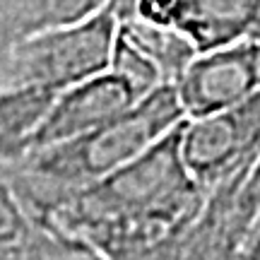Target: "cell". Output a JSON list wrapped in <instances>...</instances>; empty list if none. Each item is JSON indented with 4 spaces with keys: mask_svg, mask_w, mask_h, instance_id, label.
<instances>
[{
    "mask_svg": "<svg viewBox=\"0 0 260 260\" xmlns=\"http://www.w3.org/2000/svg\"><path fill=\"white\" fill-rule=\"evenodd\" d=\"M118 37V17L109 5L80 24L48 29L12 48L15 84H39L53 92L70 89L109 70Z\"/></svg>",
    "mask_w": 260,
    "mask_h": 260,
    "instance_id": "3957f363",
    "label": "cell"
},
{
    "mask_svg": "<svg viewBox=\"0 0 260 260\" xmlns=\"http://www.w3.org/2000/svg\"><path fill=\"white\" fill-rule=\"evenodd\" d=\"M27 234V217L12 186L0 176V248L17 243Z\"/></svg>",
    "mask_w": 260,
    "mask_h": 260,
    "instance_id": "7c38bea8",
    "label": "cell"
},
{
    "mask_svg": "<svg viewBox=\"0 0 260 260\" xmlns=\"http://www.w3.org/2000/svg\"><path fill=\"white\" fill-rule=\"evenodd\" d=\"M186 121L236 109L260 92V39L198 53L174 82Z\"/></svg>",
    "mask_w": 260,
    "mask_h": 260,
    "instance_id": "5b68a950",
    "label": "cell"
},
{
    "mask_svg": "<svg viewBox=\"0 0 260 260\" xmlns=\"http://www.w3.org/2000/svg\"><path fill=\"white\" fill-rule=\"evenodd\" d=\"M255 19L258 0H178L174 27L207 53L251 37Z\"/></svg>",
    "mask_w": 260,
    "mask_h": 260,
    "instance_id": "52a82bcc",
    "label": "cell"
},
{
    "mask_svg": "<svg viewBox=\"0 0 260 260\" xmlns=\"http://www.w3.org/2000/svg\"><path fill=\"white\" fill-rule=\"evenodd\" d=\"M109 0H0V27L15 37V44L27 37L80 24L99 15Z\"/></svg>",
    "mask_w": 260,
    "mask_h": 260,
    "instance_id": "9c48e42d",
    "label": "cell"
},
{
    "mask_svg": "<svg viewBox=\"0 0 260 260\" xmlns=\"http://www.w3.org/2000/svg\"><path fill=\"white\" fill-rule=\"evenodd\" d=\"M178 154L188 178L210 195L260 159V92L236 109L183 121Z\"/></svg>",
    "mask_w": 260,
    "mask_h": 260,
    "instance_id": "277c9868",
    "label": "cell"
},
{
    "mask_svg": "<svg viewBox=\"0 0 260 260\" xmlns=\"http://www.w3.org/2000/svg\"><path fill=\"white\" fill-rule=\"evenodd\" d=\"M109 73L116 75L130 92H133V96H135L138 102L164 84V80H161L159 70L154 68V63H152L145 53H140L121 31H118V37H116V46H113V53H111Z\"/></svg>",
    "mask_w": 260,
    "mask_h": 260,
    "instance_id": "8fae6325",
    "label": "cell"
},
{
    "mask_svg": "<svg viewBox=\"0 0 260 260\" xmlns=\"http://www.w3.org/2000/svg\"><path fill=\"white\" fill-rule=\"evenodd\" d=\"M58 92L39 84H12L0 89V164L24 161L34 149L37 130Z\"/></svg>",
    "mask_w": 260,
    "mask_h": 260,
    "instance_id": "ba28073f",
    "label": "cell"
},
{
    "mask_svg": "<svg viewBox=\"0 0 260 260\" xmlns=\"http://www.w3.org/2000/svg\"><path fill=\"white\" fill-rule=\"evenodd\" d=\"M183 121L186 116L174 84H161L106 125L70 142L34 152L24 161L31 176L70 198L145 154Z\"/></svg>",
    "mask_w": 260,
    "mask_h": 260,
    "instance_id": "6da1fadb",
    "label": "cell"
},
{
    "mask_svg": "<svg viewBox=\"0 0 260 260\" xmlns=\"http://www.w3.org/2000/svg\"><path fill=\"white\" fill-rule=\"evenodd\" d=\"M178 128L111 176L65 198L70 222L84 239L207 198L183 169Z\"/></svg>",
    "mask_w": 260,
    "mask_h": 260,
    "instance_id": "7a4b0ae2",
    "label": "cell"
},
{
    "mask_svg": "<svg viewBox=\"0 0 260 260\" xmlns=\"http://www.w3.org/2000/svg\"><path fill=\"white\" fill-rule=\"evenodd\" d=\"M118 31L154 63L164 84L176 82L190 60L198 56L193 44L176 27H154L138 19H125L118 24Z\"/></svg>",
    "mask_w": 260,
    "mask_h": 260,
    "instance_id": "30bf717a",
    "label": "cell"
},
{
    "mask_svg": "<svg viewBox=\"0 0 260 260\" xmlns=\"http://www.w3.org/2000/svg\"><path fill=\"white\" fill-rule=\"evenodd\" d=\"M135 102L138 99L133 92L109 70L58 92L41 128L37 130L31 154L102 128L125 113Z\"/></svg>",
    "mask_w": 260,
    "mask_h": 260,
    "instance_id": "8992f818",
    "label": "cell"
}]
</instances>
